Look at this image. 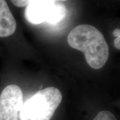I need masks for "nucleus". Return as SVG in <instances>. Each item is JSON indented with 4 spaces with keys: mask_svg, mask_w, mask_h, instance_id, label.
Instances as JSON below:
<instances>
[{
    "mask_svg": "<svg viewBox=\"0 0 120 120\" xmlns=\"http://www.w3.org/2000/svg\"><path fill=\"white\" fill-rule=\"evenodd\" d=\"M67 41L73 49L80 51L91 68L98 70L109 57V47L103 34L90 25H79L69 33Z\"/></svg>",
    "mask_w": 120,
    "mask_h": 120,
    "instance_id": "1",
    "label": "nucleus"
},
{
    "mask_svg": "<svg viewBox=\"0 0 120 120\" xmlns=\"http://www.w3.org/2000/svg\"><path fill=\"white\" fill-rule=\"evenodd\" d=\"M62 100V94L56 87L40 90L23 103L19 117L21 120H50Z\"/></svg>",
    "mask_w": 120,
    "mask_h": 120,
    "instance_id": "2",
    "label": "nucleus"
},
{
    "mask_svg": "<svg viewBox=\"0 0 120 120\" xmlns=\"http://www.w3.org/2000/svg\"><path fill=\"white\" fill-rule=\"evenodd\" d=\"M62 2L51 0L31 1L25 10V18L32 25H39L44 22L52 25L57 23L66 14V8Z\"/></svg>",
    "mask_w": 120,
    "mask_h": 120,
    "instance_id": "3",
    "label": "nucleus"
},
{
    "mask_svg": "<svg viewBox=\"0 0 120 120\" xmlns=\"http://www.w3.org/2000/svg\"><path fill=\"white\" fill-rule=\"evenodd\" d=\"M23 105L22 90L16 85L6 87L0 95V120H19Z\"/></svg>",
    "mask_w": 120,
    "mask_h": 120,
    "instance_id": "4",
    "label": "nucleus"
},
{
    "mask_svg": "<svg viewBox=\"0 0 120 120\" xmlns=\"http://www.w3.org/2000/svg\"><path fill=\"white\" fill-rule=\"evenodd\" d=\"M17 23L7 3L0 0V37H6L14 34Z\"/></svg>",
    "mask_w": 120,
    "mask_h": 120,
    "instance_id": "5",
    "label": "nucleus"
},
{
    "mask_svg": "<svg viewBox=\"0 0 120 120\" xmlns=\"http://www.w3.org/2000/svg\"><path fill=\"white\" fill-rule=\"evenodd\" d=\"M93 120H117V119L112 112L105 110L99 112Z\"/></svg>",
    "mask_w": 120,
    "mask_h": 120,
    "instance_id": "6",
    "label": "nucleus"
},
{
    "mask_svg": "<svg viewBox=\"0 0 120 120\" xmlns=\"http://www.w3.org/2000/svg\"><path fill=\"white\" fill-rule=\"evenodd\" d=\"M11 2L19 7H23L27 6L31 2V1L28 0H12Z\"/></svg>",
    "mask_w": 120,
    "mask_h": 120,
    "instance_id": "7",
    "label": "nucleus"
},
{
    "mask_svg": "<svg viewBox=\"0 0 120 120\" xmlns=\"http://www.w3.org/2000/svg\"><path fill=\"white\" fill-rule=\"evenodd\" d=\"M114 46L117 49H120V37H116L113 41Z\"/></svg>",
    "mask_w": 120,
    "mask_h": 120,
    "instance_id": "8",
    "label": "nucleus"
},
{
    "mask_svg": "<svg viewBox=\"0 0 120 120\" xmlns=\"http://www.w3.org/2000/svg\"><path fill=\"white\" fill-rule=\"evenodd\" d=\"M113 35L116 37H120V30L115 29L113 32Z\"/></svg>",
    "mask_w": 120,
    "mask_h": 120,
    "instance_id": "9",
    "label": "nucleus"
}]
</instances>
